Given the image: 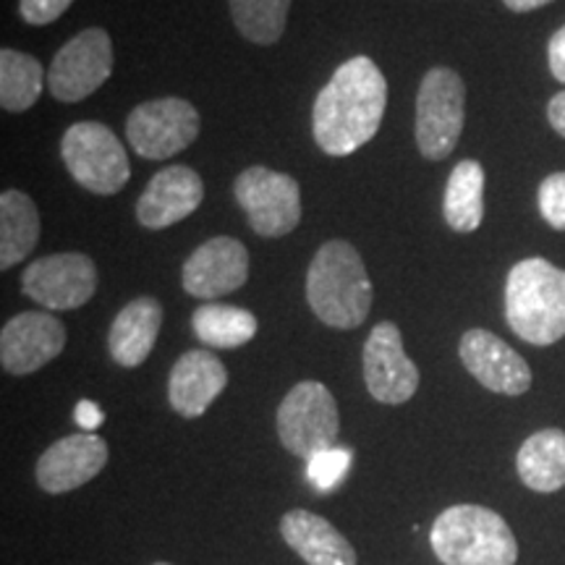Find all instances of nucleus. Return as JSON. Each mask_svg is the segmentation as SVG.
Wrapping results in <instances>:
<instances>
[{
  "label": "nucleus",
  "mask_w": 565,
  "mask_h": 565,
  "mask_svg": "<svg viewBox=\"0 0 565 565\" xmlns=\"http://www.w3.org/2000/svg\"><path fill=\"white\" fill-rule=\"evenodd\" d=\"M387 108V82L377 63L366 55L338 66L317 95L312 134L317 147L330 158L362 150L380 131Z\"/></svg>",
  "instance_id": "nucleus-1"
},
{
  "label": "nucleus",
  "mask_w": 565,
  "mask_h": 565,
  "mask_svg": "<svg viewBox=\"0 0 565 565\" xmlns=\"http://www.w3.org/2000/svg\"><path fill=\"white\" fill-rule=\"evenodd\" d=\"M307 301L317 320L335 330H353L372 309V280L353 244L333 238L317 249L307 270Z\"/></svg>",
  "instance_id": "nucleus-2"
},
{
  "label": "nucleus",
  "mask_w": 565,
  "mask_h": 565,
  "mask_svg": "<svg viewBox=\"0 0 565 565\" xmlns=\"http://www.w3.org/2000/svg\"><path fill=\"white\" fill-rule=\"evenodd\" d=\"M505 320L532 345L565 338V270L542 257L513 265L505 280Z\"/></svg>",
  "instance_id": "nucleus-3"
},
{
  "label": "nucleus",
  "mask_w": 565,
  "mask_h": 565,
  "mask_svg": "<svg viewBox=\"0 0 565 565\" xmlns=\"http://www.w3.org/2000/svg\"><path fill=\"white\" fill-rule=\"evenodd\" d=\"M429 545L443 565H515L519 542L492 508L461 503L437 515Z\"/></svg>",
  "instance_id": "nucleus-4"
},
{
  "label": "nucleus",
  "mask_w": 565,
  "mask_h": 565,
  "mask_svg": "<svg viewBox=\"0 0 565 565\" xmlns=\"http://www.w3.org/2000/svg\"><path fill=\"white\" fill-rule=\"evenodd\" d=\"M466 124V84L454 68H429L416 92V147L424 160H445Z\"/></svg>",
  "instance_id": "nucleus-5"
},
{
  "label": "nucleus",
  "mask_w": 565,
  "mask_h": 565,
  "mask_svg": "<svg viewBox=\"0 0 565 565\" xmlns=\"http://www.w3.org/2000/svg\"><path fill=\"white\" fill-rule=\"evenodd\" d=\"M61 158L79 186L92 194H118L131 179V162L124 145L105 124L79 121L61 139Z\"/></svg>",
  "instance_id": "nucleus-6"
},
{
  "label": "nucleus",
  "mask_w": 565,
  "mask_h": 565,
  "mask_svg": "<svg viewBox=\"0 0 565 565\" xmlns=\"http://www.w3.org/2000/svg\"><path fill=\"white\" fill-rule=\"evenodd\" d=\"M341 433V414L333 393L317 380H303L288 391L278 406V437L288 454L312 458L335 448Z\"/></svg>",
  "instance_id": "nucleus-7"
},
{
  "label": "nucleus",
  "mask_w": 565,
  "mask_h": 565,
  "mask_svg": "<svg viewBox=\"0 0 565 565\" xmlns=\"http://www.w3.org/2000/svg\"><path fill=\"white\" fill-rule=\"evenodd\" d=\"M200 110L183 97H160L141 103L126 121V139L145 160H168L200 137Z\"/></svg>",
  "instance_id": "nucleus-8"
},
{
  "label": "nucleus",
  "mask_w": 565,
  "mask_h": 565,
  "mask_svg": "<svg viewBox=\"0 0 565 565\" xmlns=\"http://www.w3.org/2000/svg\"><path fill=\"white\" fill-rule=\"evenodd\" d=\"M233 192L259 236H288L301 223V189L294 175L252 166L233 183Z\"/></svg>",
  "instance_id": "nucleus-9"
},
{
  "label": "nucleus",
  "mask_w": 565,
  "mask_h": 565,
  "mask_svg": "<svg viewBox=\"0 0 565 565\" xmlns=\"http://www.w3.org/2000/svg\"><path fill=\"white\" fill-rule=\"evenodd\" d=\"M113 40L103 26H89L74 34L55 53L47 71V89L61 103H82L95 95L113 74Z\"/></svg>",
  "instance_id": "nucleus-10"
},
{
  "label": "nucleus",
  "mask_w": 565,
  "mask_h": 565,
  "mask_svg": "<svg viewBox=\"0 0 565 565\" xmlns=\"http://www.w3.org/2000/svg\"><path fill=\"white\" fill-rule=\"evenodd\" d=\"M21 291L51 312L79 309L97 291V267L82 252L47 254L21 275Z\"/></svg>",
  "instance_id": "nucleus-11"
},
{
  "label": "nucleus",
  "mask_w": 565,
  "mask_h": 565,
  "mask_svg": "<svg viewBox=\"0 0 565 565\" xmlns=\"http://www.w3.org/2000/svg\"><path fill=\"white\" fill-rule=\"evenodd\" d=\"M364 383L374 401L401 406L419 391V370L404 351V338L395 322L374 324L364 343Z\"/></svg>",
  "instance_id": "nucleus-12"
},
{
  "label": "nucleus",
  "mask_w": 565,
  "mask_h": 565,
  "mask_svg": "<svg viewBox=\"0 0 565 565\" xmlns=\"http://www.w3.org/2000/svg\"><path fill=\"white\" fill-rule=\"evenodd\" d=\"M249 280V252L238 238L215 236L196 246L183 263V291L194 299H221Z\"/></svg>",
  "instance_id": "nucleus-13"
},
{
  "label": "nucleus",
  "mask_w": 565,
  "mask_h": 565,
  "mask_svg": "<svg viewBox=\"0 0 565 565\" xmlns=\"http://www.w3.org/2000/svg\"><path fill=\"white\" fill-rule=\"evenodd\" d=\"M66 349V324L51 312H21L0 330V364L9 374H32Z\"/></svg>",
  "instance_id": "nucleus-14"
},
{
  "label": "nucleus",
  "mask_w": 565,
  "mask_h": 565,
  "mask_svg": "<svg viewBox=\"0 0 565 565\" xmlns=\"http://www.w3.org/2000/svg\"><path fill=\"white\" fill-rule=\"evenodd\" d=\"M458 356H461L466 372L487 391L500 395H524L532 387V370H529L526 359L490 330H466L461 343H458Z\"/></svg>",
  "instance_id": "nucleus-15"
},
{
  "label": "nucleus",
  "mask_w": 565,
  "mask_h": 565,
  "mask_svg": "<svg viewBox=\"0 0 565 565\" xmlns=\"http://www.w3.org/2000/svg\"><path fill=\"white\" fill-rule=\"evenodd\" d=\"M108 443L95 433H79L61 437L53 443L45 454L40 456L38 477L40 490L51 494H63L71 490H79L87 482H92L108 463Z\"/></svg>",
  "instance_id": "nucleus-16"
},
{
  "label": "nucleus",
  "mask_w": 565,
  "mask_h": 565,
  "mask_svg": "<svg viewBox=\"0 0 565 565\" xmlns=\"http://www.w3.org/2000/svg\"><path fill=\"white\" fill-rule=\"evenodd\" d=\"M204 200V183L200 173L189 166H168L147 183L137 202V221L150 231L171 228L192 212L200 210Z\"/></svg>",
  "instance_id": "nucleus-17"
},
{
  "label": "nucleus",
  "mask_w": 565,
  "mask_h": 565,
  "mask_svg": "<svg viewBox=\"0 0 565 565\" xmlns=\"http://www.w3.org/2000/svg\"><path fill=\"white\" fill-rule=\"evenodd\" d=\"M225 385H228V370L215 353L204 349L186 351L171 370L168 398H171L173 412L186 419H196L225 391Z\"/></svg>",
  "instance_id": "nucleus-18"
},
{
  "label": "nucleus",
  "mask_w": 565,
  "mask_h": 565,
  "mask_svg": "<svg viewBox=\"0 0 565 565\" xmlns=\"http://www.w3.org/2000/svg\"><path fill=\"white\" fill-rule=\"evenodd\" d=\"M280 534L286 545L309 565H356V550L330 524L312 511H288L280 519Z\"/></svg>",
  "instance_id": "nucleus-19"
},
{
  "label": "nucleus",
  "mask_w": 565,
  "mask_h": 565,
  "mask_svg": "<svg viewBox=\"0 0 565 565\" xmlns=\"http://www.w3.org/2000/svg\"><path fill=\"white\" fill-rule=\"evenodd\" d=\"M162 324V307L152 296H139L126 303L116 320L110 324L108 349L113 362L134 370V366L145 364L150 356L154 343H158Z\"/></svg>",
  "instance_id": "nucleus-20"
},
{
  "label": "nucleus",
  "mask_w": 565,
  "mask_h": 565,
  "mask_svg": "<svg viewBox=\"0 0 565 565\" xmlns=\"http://www.w3.org/2000/svg\"><path fill=\"white\" fill-rule=\"evenodd\" d=\"M40 242V212L30 194L6 189L0 194V270L24 263Z\"/></svg>",
  "instance_id": "nucleus-21"
},
{
  "label": "nucleus",
  "mask_w": 565,
  "mask_h": 565,
  "mask_svg": "<svg viewBox=\"0 0 565 565\" xmlns=\"http://www.w3.org/2000/svg\"><path fill=\"white\" fill-rule=\"evenodd\" d=\"M521 482L534 492H557L565 487V433L540 429L526 437L515 456Z\"/></svg>",
  "instance_id": "nucleus-22"
},
{
  "label": "nucleus",
  "mask_w": 565,
  "mask_h": 565,
  "mask_svg": "<svg viewBox=\"0 0 565 565\" xmlns=\"http://www.w3.org/2000/svg\"><path fill=\"white\" fill-rule=\"evenodd\" d=\"M445 223L456 233H475L484 221V168L477 160H461L445 183Z\"/></svg>",
  "instance_id": "nucleus-23"
},
{
  "label": "nucleus",
  "mask_w": 565,
  "mask_h": 565,
  "mask_svg": "<svg viewBox=\"0 0 565 565\" xmlns=\"http://www.w3.org/2000/svg\"><path fill=\"white\" fill-rule=\"evenodd\" d=\"M194 335L210 349H242L257 335V317L233 303H204L192 315Z\"/></svg>",
  "instance_id": "nucleus-24"
},
{
  "label": "nucleus",
  "mask_w": 565,
  "mask_h": 565,
  "mask_svg": "<svg viewBox=\"0 0 565 565\" xmlns=\"http://www.w3.org/2000/svg\"><path fill=\"white\" fill-rule=\"evenodd\" d=\"M45 74L38 58L3 47L0 51V105L9 113H24L40 100Z\"/></svg>",
  "instance_id": "nucleus-25"
},
{
  "label": "nucleus",
  "mask_w": 565,
  "mask_h": 565,
  "mask_svg": "<svg viewBox=\"0 0 565 565\" xmlns=\"http://www.w3.org/2000/svg\"><path fill=\"white\" fill-rule=\"evenodd\" d=\"M236 30L254 45H275L286 30L291 0H228Z\"/></svg>",
  "instance_id": "nucleus-26"
},
{
  "label": "nucleus",
  "mask_w": 565,
  "mask_h": 565,
  "mask_svg": "<svg viewBox=\"0 0 565 565\" xmlns=\"http://www.w3.org/2000/svg\"><path fill=\"white\" fill-rule=\"evenodd\" d=\"M351 466V450L328 448L307 461V477L317 490H333Z\"/></svg>",
  "instance_id": "nucleus-27"
},
{
  "label": "nucleus",
  "mask_w": 565,
  "mask_h": 565,
  "mask_svg": "<svg viewBox=\"0 0 565 565\" xmlns=\"http://www.w3.org/2000/svg\"><path fill=\"white\" fill-rule=\"evenodd\" d=\"M536 204H540V215L545 217L550 228L565 231V171L547 175L542 181Z\"/></svg>",
  "instance_id": "nucleus-28"
},
{
  "label": "nucleus",
  "mask_w": 565,
  "mask_h": 565,
  "mask_svg": "<svg viewBox=\"0 0 565 565\" xmlns=\"http://www.w3.org/2000/svg\"><path fill=\"white\" fill-rule=\"evenodd\" d=\"M71 3L74 0H19V13L26 24L45 26L53 24L55 19H61Z\"/></svg>",
  "instance_id": "nucleus-29"
},
{
  "label": "nucleus",
  "mask_w": 565,
  "mask_h": 565,
  "mask_svg": "<svg viewBox=\"0 0 565 565\" xmlns=\"http://www.w3.org/2000/svg\"><path fill=\"white\" fill-rule=\"evenodd\" d=\"M547 61H550V71H553L555 79L565 84V24L553 34V38H550Z\"/></svg>",
  "instance_id": "nucleus-30"
},
{
  "label": "nucleus",
  "mask_w": 565,
  "mask_h": 565,
  "mask_svg": "<svg viewBox=\"0 0 565 565\" xmlns=\"http://www.w3.org/2000/svg\"><path fill=\"white\" fill-rule=\"evenodd\" d=\"M74 419L84 429V433H95V429L105 422V414H103V408L95 404V401H79V404H76Z\"/></svg>",
  "instance_id": "nucleus-31"
},
{
  "label": "nucleus",
  "mask_w": 565,
  "mask_h": 565,
  "mask_svg": "<svg viewBox=\"0 0 565 565\" xmlns=\"http://www.w3.org/2000/svg\"><path fill=\"white\" fill-rule=\"evenodd\" d=\"M547 118H550V126H553V129L565 139V89L557 92L553 100H550Z\"/></svg>",
  "instance_id": "nucleus-32"
},
{
  "label": "nucleus",
  "mask_w": 565,
  "mask_h": 565,
  "mask_svg": "<svg viewBox=\"0 0 565 565\" xmlns=\"http://www.w3.org/2000/svg\"><path fill=\"white\" fill-rule=\"evenodd\" d=\"M508 9L515 11V13H529V11H536L542 9V6L553 3V0H503Z\"/></svg>",
  "instance_id": "nucleus-33"
},
{
  "label": "nucleus",
  "mask_w": 565,
  "mask_h": 565,
  "mask_svg": "<svg viewBox=\"0 0 565 565\" xmlns=\"http://www.w3.org/2000/svg\"><path fill=\"white\" fill-rule=\"evenodd\" d=\"M152 565H171V563H152Z\"/></svg>",
  "instance_id": "nucleus-34"
}]
</instances>
